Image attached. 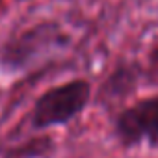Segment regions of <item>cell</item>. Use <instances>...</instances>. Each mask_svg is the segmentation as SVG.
<instances>
[{"label": "cell", "instance_id": "1", "mask_svg": "<svg viewBox=\"0 0 158 158\" xmlns=\"http://www.w3.org/2000/svg\"><path fill=\"white\" fill-rule=\"evenodd\" d=\"M67 41L69 37L58 23H35L0 47V71L6 74H21L54 48L67 45Z\"/></svg>", "mask_w": 158, "mask_h": 158}, {"label": "cell", "instance_id": "2", "mask_svg": "<svg viewBox=\"0 0 158 158\" xmlns=\"http://www.w3.org/2000/svg\"><path fill=\"white\" fill-rule=\"evenodd\" d=\"M91 101V84L84 78L58 84L43 91L32 108L30 125L34 130L69 125L78 117Z\"/></svg>", "mask_w": 158, "mask_h": 158}, {"label": "cell", "instance_id": "3", "mask_svg": "<svg viewBox=\"0 0 158 158\" xmlns=\"http://www.w3.org/2000/svg\"><path fill=\"white\" fill-rule=\"evenodd\" d=\"M114 130L125 147L147 143L158 149V95L141 99L125 108L117 115Z\"/></svg>", "mask_w": 158, "mask_h": 158}, {"label": "cell", "instance_id": "4", "mask_svg": "<svg viewBox=\"0 0 158 158\" xmlns=\"http://www.w3.org/2000/svg\"><path fill=\"white\" fill-rule=\"evenodd\" d=\"M56 143L50 136H35L23 141L17 147H11L4 152L2 158H43L54 151Z\"/></svg>", "mask_w": 158, "mask_h": 158}, {"label": "cell", "instance_id": "5", "mask_svg": "<svg viewBox=\"0 0 158 158\" xmlns=\"http://www.w3.org/2000/svg\"><path fill=\"white\" fill-rule=\"evenodd\" d=\"M134 86V73L130 67L127 65H119L108 78H106V82L102 84L101 88V97H123L127 93H130Z\"/></svg>", "mask_w": 158, "mask_h": 158}, {"label": "cell", "instance_id": "6", "mask_svg": "<svg viewBox=\"0 0 158 158\" xmlns=\"http://www.w3.org/2000/svg\"><path fill=\"white\" fill-rule=\"evenodd\" d=\"M149 65H151V73L154 76H158V45L151 50L149 54Z\"/></svg>", "mask_w": 158, "mask_h": 158}, {"label": "cell", "instance_id": "7", "mask_svg": "<svg viewBox=\"0 0 158 158\" xmlns=\"http://www.w3.org/2000/svg\"><path fill=\"white\" fill-rule=\"evenodd\" d=\"M21 2H28V0H21Z\"/></svg>", "mask_w": 158, "mask_h": 158}, {"label": "cell", "instance_id": "8", "mask_svg": "<svg viewBox=\"0 0 158 158\" xmlns=\"http://www.w3.org/2000/svg\"><path fill=\"white\" fill-rule=\"evenodd\" d=\"M0 2H2V0H0Z\"/></svg>", "mask_w": 158, "mask_h": 158}]
</instances>
